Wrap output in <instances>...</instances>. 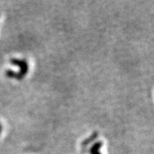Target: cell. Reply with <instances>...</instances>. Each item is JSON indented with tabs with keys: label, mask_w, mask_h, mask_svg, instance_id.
<instances>
[{
	"label": "cell",
	"mask_w": 154,
	"mask_h": 154,
	"mask_svg": "<svg viewBox=\"0 0 154 154\" xmlns=\"http://www.w3.org/2000/svg\"><path fill=\"white\" fill-rule=\"evenodd\" d=\"M10 63L13 65H17L20 68L19 70V74L24 77L26 75V74L28 72V69H29V65L27 60L25 59H18V58H11L10 59Z\"/></svg>",
	"instance_id": "6da1fadb"
},
{
	"label": "cell",
	"mask_w": 154,
	"mask_h": 154,
	"mask_svg": "<svg viewBox=\"0 0 154 154\" xmlns=\"http://www.w3.org/2000/svg\"><path fill=\"white\" fill-rule=\"evenodd\" d=\"M6 76L9 77V78H14V79H17V80H22L24 77H22L19 72H16L14 70H11V69H7L5 71Z\"/></svg>",
	"instance_id": "3957f363"
},
{
	"label": "cell",
	"mask_w": 154,
	"mask_h": 154,
	"mask_svg": "<svg viewBox=\"0 0 154 154\" xmlns=\"http://www.w3.org/2000/svg\"><path fill=\"white\" fill-rule=\"evenodd\" d=\"M103 142L102 141H96L90 148V154H101L99 152V149L102 147Z\"/></svg>",
	"instance_id": "7a4b0ae2"
},
{
	"label": "cell",
	"mask_w": 154,
	"mask_h": 154,
	"mask_svg": "<svg viewBox=\"0 0 154 154\" xmlns=\"http://www.w3.org/2000/svg\"><path fill=\"white\" fill-rule=\"evenodd\" d=\"M1 132H2V125L0 124V134H1Z\"/></svg>",
	"instance_id": "5b68a950"
},
{
	"label": "cell",
	"mask_w": 154,
	"mask_h": 154,
	"mask_svg": "<svg viewBox=\"0 0 154 154\" xmlns=\"http://www.w3.org/2000/svg\"><path fill=\"white\" fill-rule=\"evenodd\" d=\"M99 136V133L98 132H94L88 138H87L84 141L82 142V146H88L89 144H91L93 141H95L96 140V139L98 138Z\"/></svg>",
	"instance_id": "277c9868"
}]
</instances>
